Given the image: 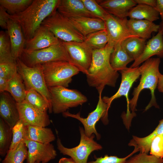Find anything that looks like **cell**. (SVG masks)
I'll return each mask as SVG.
<instances>
[{
    "instance_id": "6da1fadb",
    "label": "cell",
    "mask_w": 163,
    "mask_h": 163,
    "mask_svg": "<svg viewBox=\"0 0 163 163\" xmlns=\"http://www.w3.org/2000/svg\"><path fill=\"white\" fill-rule=\"evenodd\" d=\"M113 47L107 44L103 48L94 50L90 66L86 74L87 81L90 86L94 87L99 94L105 86L115 87L119 74L112 68L110 57Z\"/></svg>"
},
{
    "instance_id": "7a4b0ae2",
    "label": "cell",
    "mask_w": 163,
    "mask_h": 163,
    "mask_svg": "<svg viewBox=\"0 0 163 163\" xmlns=\"http://www.w3.org/2000/svg\"><path fill=\"white\" fill-rule=\"evenodd\" d=\"M59 0H34L23 11L13 15L9 19L21 26L26 40L32 38L44 20L57 10Z\"/></svg>"
},
{
    "instance_id": "3957f363",
    "label": "cell",
    "mask_w": 163,
    "mask_h": 163,
    "mask_svg": "<svg viewBox=\"0 0 163 163\" xmlns=\"http://www.w3.org/2000/svg\"><path fill=\"white\" fill-rule=\"evenodd\" d=\"M160 62V59L159 57L150 58L139 67L141 76L140 82L137 86L134 88L132 93L133 97L129 102V108L133 115L135 114L134 113L136 110V107L139 95L144 89H149L151 95V100L145 110H147L152 106L159 108L156 102L155 91L157 87L160 73L159 70Z\"/></svg>"
},
{
    "instance_id": "277c9868",
    "label": "cell",
    "mask_w": 163,
    "mask_h": 163,
    "mask_svg": "<svg viewBox=\"0 0 163 163\" xmlns=\"http://www.w3.org/2000/svg\"><path fill=\"white\" fill-rule=\"evenodd\" d=\"M46 84L48 88H67L73 76L79 70L71 62L66 61H53L41 64Z\"/></svg>"
},
{
    "instance_id": "5b68a950",
    "label": "cell",
    "mask_w": 163,
    "mask_h": 163,
    "mask_svg": "<svg viewBox=\"0 0 163 163\" xmlns=\"http://www.w3.org/2000/svg\"><path fill=\"white\" fill-rule=\"evenodd\" d=\"M52 112L63 113L86 102L87 97L79 91L63 87L48 88Z\"/></svg>"
},
{
    "instance_id": "8992f818",
    "label": "cell",
    "mask_w": 163,
    "mask_h": 163,
    "mask_svg": "<svg viewBox=\"0 0 163 163\" xmlns=\"http://www.w3.org/2000/svg\"><path fill=\"white\" fill-rule=\"evenodd\" d=\"M41 25L48 28L61 41L82 42L85 40V37L75 28L69 19L57 10L46 18Z\"/></svg>"
},
{
    "instance_id": "52a82bcc",
    "label": "cell",
    "mask_w": 163,
    "mask_h": 163,
    "mask_svg": "<svg viewBox=\"0 0 163 163\" xmlns=\"http://www.w3.org/2000/svg\"><path fill=\"white\" fill-rule=\"evenodd\" d=\"M19 58L30 67L53 61L71 62L67 52L60 40L57 44L39 50L29 51L24 49Z\"/></svg>"
},
{
    "instance_id": "ba28073f",
    "label": "cell",
    "mask_w": 163,
    "mask_h": 163,
    "mask_svg": "<svg viewBox=\"0 0 163 163\" xmlns=\"http://www.w3.org/2000/svg\"><path fill=\"white\" fill-rule=\"evenodd\" d=\"M79 131L80 139L77 146L71 148H66L63 145L58 136L57 148L61 153L69 156L76 163H87L90 154L95 151L101 150L102 147L94 140L95 134H93L89 137L87 136L82 127H79Z\"/></svg>"
},
{
    "instance_id": "9c48e42d",
    "label": "cell",
    "mask_w": 163,
    "mask_h": 163,
    "mask_svg": "<svg viewBox=\"0 0 163 163\" xmlns=\"http://www.w3.org/2000/svg\"><path fill=\"white\" fill-rule=\"evenodd\" d=\"M16 62L18 72L23 81L26 90L31 88L34 89L44 98L51 106L50 93L45 80L42 65L30 67L20 58Z\"/></svg>"
},
{
    "instance_id": "30bf717a",
    "label": "cell",
    "mask_w": 163,
    "mask_h": 163,
    "mask_svg": "<svg viewBox=\"0 0 163 163\" xmlns=\"http://www.w3.org/2000/svg\"><path fill=\"white\" fill-rule=\"evenodd\" d=\"M108 110L107 104L102 100L101 93L99 94L98 102L95 109L89 113L87 117L83 118L81 117L80 112L74 114L66 111L62 113L64 117H72L78 120L83 125L85 133L87 136L89 137L94 134L97 140H99L101 139V136L96 130V124L100 119L104 125L108 123Z\"/></svg>"
},
{
    "instance_id": "8fae6325",
    "label": "cell",
    "mask_w": 163,
    "mask_h": 163,
    "mask_svg": "<svg viewBox=\"0 0 163 163\" xmlns=\"http://www.w3.org/2000/svg\"><path fill=\"white\" fill-rule=\"evenodd\" d=\"M60 42L67 52L71 63L86 75L91 63L93 50L84 41Z\"/></svg>"
},
{
    "instance_id": "7c38bea8",
    "label": "cell",
    "mask_w": 163,
    "mask_h": 163,
    "mask_svg": "<svg viewBox=\"0 0 163 163\" xmlns=\"http://www.w3.org/2000/svg\"><path fill=\"white\" fill-rule=\"evenodd\" d=\"M127 18H120L109 14L104 21L108 41L107 44L113 48L117 44L133 35L129 30L127 24Z\"/></svg>"
},
{
    "instance_id": "4fadbf2b",
    "label": "cell",
    "mask_w": 163,
    "mask_h": 163,
    "mask_svg": "<svg viewBox=\"0 0 163 163\" xmlns=\"http://www.w3.org/2000/svg\"><path fill=\"white\" fill-rule=\"evenodd\" d=\"M27 148V163H47L54 159L57 154L53 145L30 140L24 141Z\"/></svg>"
},
{
    "instance_id": "5bb4252c",
    "label": "cell",
    "mask_w": 163,
    "mask_h": 163,
    "mask_svg": "<svg viewBox=\"0 0 163 163\" xmlns=\"http://www.w3.org/2000/svg\"><path fill=\"white\" fill-rule=\"evenodd\" d=\"M20 120L27 126L46 127L51 123L47 111L38 109L25 101L17 103Z\"/></svg>"
},
{
    "instance_id": "9a60e30c",
    "label": "cell",
    "mask_w": 163,
    "mask_h": 163,
    "mask_svg": "<svg viewBox=\"0 0 163 163\" xmlns=\"http://www.w3.org/2000/svg\"><path fill=\"white\" fill-rule=\"evenodd\" d=\"M119 72L121 75V81L118 90L112 96H104L102 98L107 104L109 109L111 103L114 100L124 96L127 102L128 110L126 115H128L130 114L129 110V93L133 83L140 75V73L139 66L135 68L127 67Z\"/></svg>"
},
{
    "instance_id": "2e32d148",
    "label": "cell",
    "mask_w": 163,
    "mask_h": 163,
    "mask_svg": "<svg viewBox=\"0 0 163 163\" xmlns=\"http://www.w3.org/2000/svg\"><path fill=\"white\" fill-rule=\"evenodd\" d=\"M60 41L48 28L41 25L34 37L26 41L24 50L29 51L39 50L57 44Z\"/></svg>"
},
{
    "instance_id": "e0dca14e",
    "label": "cell",
    "mask_w": 163,
    "mask_h": 163,
    "mask_svg": "<svg viewBox=\"0 0 163 163\" xmlns=\"http://www.w3.org/2000/svg\"><path fill=\"white\" fill-rule=\"evenodd\" d=\"M155 55L159 58L163 57V36L160 27L157 34L148 41L141 55L134 60L130 67H139L142 62Z\"/></svg>"
},
{
    "instance_id": "ac0fdd59",
    "label": "cell",
    "mask_w": 163,
    "mask_h": 163,
    "mask_svg": "<svg viewBox=\"0 0 163 163\" xmlns=\"http://www.w3.org/2000/svg\"><path fill=\"white\" fill-rule=\"evenodd\" d=\"M0 116L11 128L20 119L16 102L5 91L0 93Z\"/></svg>"
},
{
    "instance_id": "d6986e66",
    "label": "cell",
    "mask_w": 163,
    "mask_h": 163,
    "mask_svg": "<svg viewBox=\"0 0 163 163\" xmlns=\"http://www.w3.org/2000/svg\"><path fill=\"white\" fill-rule=\"evenodd\" d=\"M7 31L9 37L12 55L16 61L20 57L24 49L26 40L20 25L10 19L7 22Z\"/></svg>"
},
{
    "instance_id": "ffe728a7",
    "label": "cell",
    "mask_w": 163,
    "mask_h": 163,
    "mask_svg": "<svg viewBox=\"0 0 163 163\" xmlns=\"http://www.w3.org/2000/svg\"><path fill=\"white\" fill-rule=\"evenodd\" d=\"M57 10L69 18L82 16L95 18L86 8L82 0H59Z\"/></svg>"
},
{
    "instance_id": "44dd1931",
    "label": "cell",
    "mask_w": 163,
    "mask_h": 163,
    "mask_svg": "<svg viewBox=\"0 0 163 163\" xmlns=\"http://www.w3.org/2000/svg\"><path fill=\"white\" fill-rule=\"evenodd\" d=\"M69 19L75 28L85 37L93 32L106 29L104 21L99 18L82 16Z\"/></svg>"
},
{
    "instance_id": "7402d4cb",
    "label": "cell",
    "mask_w": 163,
    "mask_h": 163,
    "mask_svg": "<svg viewBox=\"0 0 163 163\" xmlns=\"http://www.w3.org/2000/svg\"><path fill=\"white\" fill-rule=\"evenodd\" d=\"M97 1L108 13L122 19L127 18L130 10L136 5L134 0Z\"/></svg>"
},
{
    "instance_id": "603a6c76",
    "label": "cell",
    "mask_w": 163,
    "mask_h": 163,
    "mask_svg": "<svg viewBox=\"0 0 163 163\" xmlns=\"http://www.w3.org/2000/svg\"><path fill=\"white\" fill-rule=\"evenodd\" d=\"M127 24L133 35L145 40L151 37L153 32H158L160 27L159 25L145 20L130 19L128 20Z\"/></svg>"
},
{
    "instance_id": "cb8c5ba5",
    "label": "cell",
    "mask_w": 163,
    "mask_h": 163,
    "mask_svg": "<svg viewBox=\"0 0 163 163\" xmlns=\"http://www.w3.org/2000/svg\"><path fill=\"white\" fill-rule=\"evenodd\" d=\"M163 133V119L159 121V123L155 130L150 134L144 137L133 136L128 145L133 146L134 149L140 153L148 154L150 150L153 139L157 136Z\"/></svg>"
},
{
    "instance_id": "d4e9b609",
    "label": "cell",
    "mask_w": 163,
    "mask_h": 163,
    "mask_svg": "<svg viewBox=\"0 0 163 163\" xmlns=\"http://www.w3.org/2000/svg\"><path fill=\"white\" fill-rule=\"evenodd\" d=\"M134 60L123 48L121 43L114 47L110 57V65L114 70L117 72L126 68L127 65Z\"/></svg>"
},
{
    "instance_id": "484cf974",
    "label": "cell",
    "mask_w": 163,
    "mask_h": 163,
    "mask_svg": "<svg viewBox=\"0 0 163 163\" xmlns=\"http://www.w3.org/2000/svg\"><path fill=\"white\" fill-rule=\"evenodd\" d=\"M128 17L131 19L145 20L153 22L159 19V14L153 7L138 4L130 10Z\"/></svg>"
},
{
    "instance_id": "4316f807",
    "label": "cell",
    "mask_w": 163,
    "mask_h": 163,
    "mask_svg": "<svg viewBox=\"0 0 163 163\" xmlns=\"http://www.w3.org/2000/svg\"><path fill=\"white\" fill-rule=\"evenodd\" d=\"M27 139L36 142L48 143L54 141L56 137L50 128L46 127L27 126Z\"/></svg>"
},
{
    "instance_id": "83f0119b",
    "label": "cell",
    "mask_w": 163,
    "mask_h": 163,
    "mask_svg": "<svg viewBox=\"0 0 163 163\" xmlns=\"http://www.w3.org/2000/svg\"><path fill=\"white\" fill-rule=\"evenodd\" d=\"M7 91L10 93L16 103L24 101L27 90L23 81L18 72L8 81Z\"/></svg>"
},
{
    "instance_id": "f1b7e54d",
    "label": "cell",
    "mask_w": 163,
    "mask_h": 163,
    "mask_svg": "<svg viewBox=\"0 0 163 163\" xmlns=\"http://www.w3.org/2000/svg\"><path fill=\"white\" fill-rule=\"evenodd\" d=\"M145 40L139 37L128 38L121 43L125 51L134 61L141 55L146 43Z\"/></svg>"
},
{
    "instance_id": "f546056e",
    "label": "cell",
    "mask_w": 163,
    "mask_h": 163,
    "mask_svg": "<svg viewBox=\"0 0 163 163\" xmlns=\"http://www.w3.org/2000/svg\"><path fill=\"white\" fill-rule=\"evenodd\" d=\"M24 101L32 106L41 110L52 113L51 106L44 98L34 89L27 90Z\"/></svg>"
},
{
    "instance_id": "4dcf8cb0",
    "label": "cell",
    "mask_w": 163,
    "mask_h": 163,
    "mask_svg": "<svg viewBox=\"0 0 163 163\" xmlns=\"http://www.w3.org/2000/svg\"><path fill=\"white\" fill-rule=\"evenodd\" d=\"M12 138V128L0 118V155L5 156L9 150Z\"/></svg>"
},
{
    "instance_id": "1f68e13d",
    "label": "cell",
    "mask_w": 163,
    "mask_h": 163,
    "mask_svg": "<svg viewBox=\"0 0 163 163\" xmlns=\"http://www.w3.org/2000/svg\"><path fill=\"white\" fill-rule=\"evenodd\" d=\"M84 41L93 50L103 48L108 41L107 30H101L91 33L85 37Z\"/></svg>"
},
{
    "instance_id": "d6a6232c",
    "label": "cell",
    "mask_w": 163,
    "mask_h": 163,
    "mask_svg": "<svg viewBox=\"0 0 163 163\" xmlns=\"http://www.w3.org/2000/svg\"><path fill=\"white\" fill-rule=\"evenodd\" d=\"M11 44L7 31L0 32V63L14 62Z\"/></svg>"
},
{
    "instance_id": "836d02e7",
    "label": "cell",
    "mask_w": 163,
    "mask_h": 163,
    "mask_svg": "<svg viewBox=\"0 0 163 163\" xmlns=\"http://www.w3.org/2000/svg\"><path fill=\"white\" fill-rule=\"evenodd\" d=\"M27 152L24 141L23 142L15 149L8 150L2 163H23L27 159Z\"/></svg>"
},
{
    "instance_id": "e575fe53",
    "label": "cell",
    "mask_w": 163,
    "mask_h": 163,
    "mask_svg": "<svg viewBox=\"0 0 163 163\" xmlns=\"http://www.w3.org/2000/svg\"><path fill=\"white\" fill-rule=\"evenodd\" d=\"M32 0H0V5L10 15L21 12L33 2Z\"/></svg>"
},
{
    "instance_id": "d590c367",
    "label": "cell",
    "mask_w": 163,
    "mask_h": 163,
    "mask_svg": "<svg viewBox=\"0 0 163 163\" xmlns=\"http://www.w3.org/2000/svg\"><path fill=\"white\" fill-rule=\"evenodd\" d=\"M12 138L9 150L16 149L22 142L27 139L28 126L20 120L12 128Z\"/></svg>"
},
{
    "instance_id": "8d00e7d4",
    "label": "cell",
    "mask_w": 163,
    "mask_h": 163,
    "mask_svg": "<svg viewBox=\"0 0 163 163\" xmlns=\"http://www.w3.org/2000/svg\"><path fill=\"white\" fill-rule=\"evenodd\" d=\"M86 8L95 18L104 21L109 13L101 6L97 0H82Z\"/></svg>"
},
{
    "instance_id": "74e56055",
    "label": "cell",
    "mask_w": 163,
    "mask_h": 163,
    "mask_svg": "<svg viewBox=\"0 0 163 163\" xmlns=\"http://www.w3.org/2000/svg\"><path fill=\"white\" fill-rule=\"evenodd\" d=\"M124 163H163V159L151 155L140 152L127 159Z\"/></svg>"
},
{
    "instance_id": "f35d334b",
    "label": "cell",
    "mask_w": 163,
    "mask_h": 163,
    "mask_svg": "<svg viewBox=\"0 0 163 163\" xmlns=\"http://www.w3.org/2000/svg\"><path fill=\"white\" fill-rule=\"evenodd\" d=\"M17 73L16 62L0 63V77L9 81Z\"/></svg>"
},
{
    "instance_id": "ab89813d",
    "label": "cell",
    "mask_w": 163,
    "mask_h": 163,
    "mask_svg": "<svg viewBox=\"0 0 163 163\" xmlns=\"http://www.w3.org/2000/svg\"><path fill=\"white\" fill-rule=\"evenodd\" d=\"M150 151L151 155L159 158H163V133L158 135L153 139Z\"/></svg>"
},
{
    "instance_id": "60d3db41",
    "label": "cell",
    "mask_w": 163,
    "mask_h": 163,
    "mask_svg": "<svg viewBox=\"0 0 163 163\" xmlns=\"http://www.w3.org/2000/svg\"><path fill=\"white\" fill-rule=\"evenodd\" d=\"M137 152L135 150L127 156L122 158L115 156L105 155L103 157L96 158L95 161L88 162L87 163H124L128 158Z\"/></svg>"
},
{
    "instance_id": "b9f144b4",
    "label": "cell",
    "mask_w": 163,
    "mask_h": 163,
    "mask_svg": "<svg viewBox=\"0 0 163 163\" xmlns=\"http://www.w3.org/2000/svg\"><path fill=\"white\" fill-rule=\"evenodd\" d=\"M9 14L6 10L2 6H0V26L4 29H7V22L9 19Z\"/></svg>"
},
{
    "instance_id": "7bdbcfd3",
    "label": "cell",
    "mask_w": 163,
    "mask_h": 163,
    "mask_svg": "<svg viewBox=\"0 0 163 163\" xmlns=\"http://www.w3.org/2000/svg\"><path fill=\"white\" fill-rule=\"evenodd\" d=\"M136 4H143L149 5L154 8L156 6V0H134Z\"/></svg>"
},
{
    "instance_id": "ee69618b",
    "label": "cell",
    "mask_w": 163,
    "mask_h": 163,
    "mask_svg": "<svg viewBox=\"0 0 163 163\" xmlns=\"http://www.w3.org/2000/svg\"><path fill=\"white\" fill-rule=\"evenodd\" d=\"M156 5L155 8L158 12L163 23V0H156Z\"/></svg>"
},
{
    "instance_id": "f6af8a7d",
    "label": "cell",
    "mask_w": 163,
    "mask_h": 163,
    "mask_svg": "<svg viewBox=\"0 0 163 163\" xmlns=\"http://www.w3.org/2000/svg\"><path fill=\"white\" fill-rule=\"evenodd\" d=\"M8 81L6 79L0 77V92L7 91L8 85Z\"/></svg>"
},
{
    "instance_id": "bcb514c9",
    "label": "cell",
    "mask_w": 163,
    "mask_h": 163,
    "mask_svg": "<svg viewBox=\"0 0 163 163\" xmlns=\"http://www.w3.org/2000/svg\"><path fill=\"white\" fill-rule=\"evenodd\" d=\"M157 87L159 92L163 93V74L161 73L159 75Z\"/></svg>"
},
{
    "instance_id": "7dc6e473",
    "label": "cell",
    "mask_w": 163,
    "mask_h": 163,
    "mask_svg": "<svg viewBox=\"0 0 163 163\" xmlns=\"http://www.w3.org/2000/svg\"><path fill=\"white\" fill-rule=\"evenodd\" d=\"M58 163H76L71 158H68L63 157L59 160Z\"/></svg>"
},
{
    "instance_id": "c3c4849f",
    "label": "cell",
    "mask_w": 163,
    "mask_h": 163,
    "mask_svg": "<svg viewBox=\"0 0 163 163\" xmlns=\"http://www.w3.org/2000/svg\"><path fill=\"white\" fill-rule=\"evenodd\" d=\"M160 26L161 28L162 29V35L163 36V23L162 22L161 24L160 25Z\"/></svg>"
},
{
    "instance_id": "681fc988",
    "label": "cell",
    "mask_w": 163,
    "mask_h": 163,
    "mask_svg": "<svg viewBox=\"0 0 163 163\" xmlns=\"http://www.w3.org/2000/svg\"></svg>"
}]
</instances>
